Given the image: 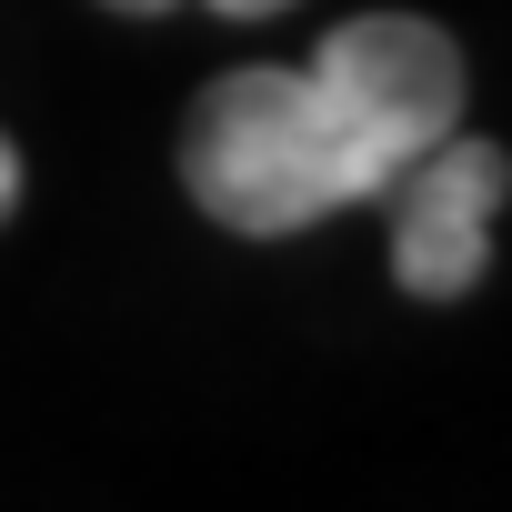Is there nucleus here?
Masks as SVG:
<instances>
[{"label": "nucleus", "mask_w": 512, "mask_h": 512, "mask_svg": "<svg viewBox=\"0 0 512 512\" xmlns=\"http://www.w3.org/2000/svg\"><path fill=\"white\" fill-rule=\"evenodd\" d=\"M442 131H462L452 31L412 11H362L302 71H221L181 121V181L221 231L282 241L322 211L382 201L402 161H422Z\"/></svg>", "instance_id": "obj_1"}, {"label": "nucleus", "mask_w": 512, "mask_h": 512, "mask_svg": "<svg viewBox=\"0 0 512 512\" xmlns=\"http://www.w3.org/2000/svg\"><path fill=\"white\" fill-rule=\"evenodd\" d=\"M11 201H21V151L0 141V211H11Z\"/></svg>", "instance_id": "obj_4"}, {"label": "nucleus", "mask_w": 512, "mask_h": 512, "mask_svg": "<svg viewBox=\"0 0 512 512\" xmlns=\"http://www.w3.org/2000/svg\"><path fill=\"white\" fill-rule=\"evenodd\" d=\"M111 11H141L151 21V11H181V0H111ZM211 11L221 21H262V11H292V0H211Z\"/></svg>", "instance_id": "obj_3"}, {"label": "nucleus", "mask_w": 512, "mask_h": 512, "mask_svg": "<svg viewBox=\"0 0 512 512\" xmlns=\"http://www.w3.org/2000/svg\"><path fill=\"white\" fill-rule=\"evenodd\" d=\"M512 191V151L502 141H462L442 131L422 161H402L392 201V282L412 302H462L492 262V211Z\"/></svg>", "instance_id": "obj_2"}]
</instances>
